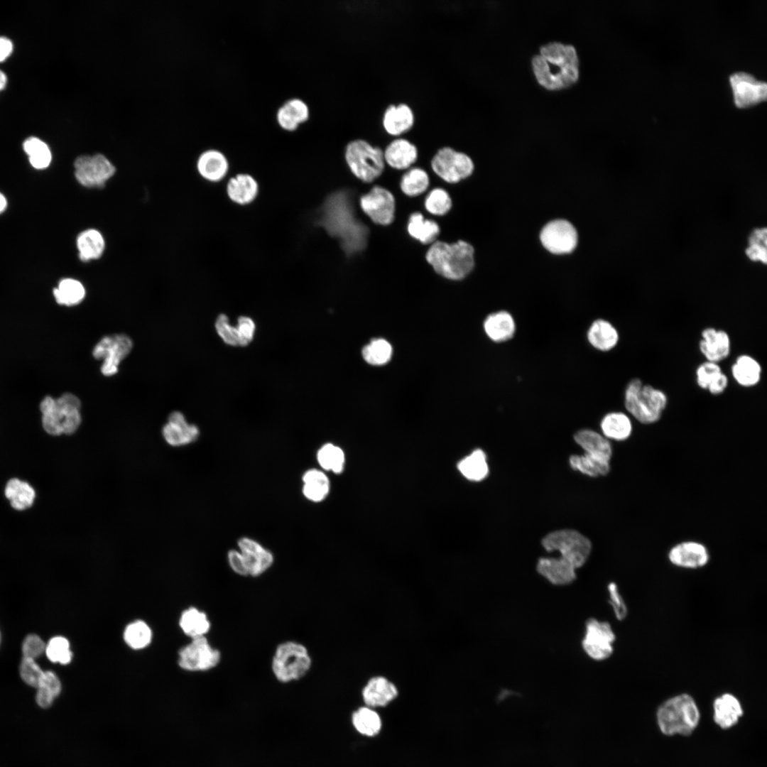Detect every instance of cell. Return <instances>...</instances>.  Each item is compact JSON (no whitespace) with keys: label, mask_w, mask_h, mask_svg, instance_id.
<instances>
[{"label":"cell","mask_w":767,"mask_h":767,"mask_svg":"<svg viewBox=\"0 0 767 767\" xmlns=\"http://www.w3.org/2000/svg\"><path fill=\"white\" fill-rule=\"evenodd\" d=\"M532 65L538 82L549 89L569 86L578 79V58L571 45L553 42L543 45Z\"/></svg>","instance_id":"obj_1"},{"label":"cell","mask_w":767,"mask_h":767,"mask_svg":"<svg viewBox=\"0 0 767 767\" xmlns=\"http://www.w3.org/2000/svg\"><path fill=\"white\" fill-rule=\"evenodd\" d=\"M474 254L473 246L465 241L452 244L436 241L428 249L425 259L439 275L447 279L461 280L474 268Z\"/></svg>","instance_id":"obj_2"},{"label":"cell","mask_w":767,"mask_h":767,"mask_svg":"<svg viewBox=\"0 0 767 767\" xmlns=\"http://www.w3.org/2000/svg\"><path fill=\"white\" fill-rule=\"evenodd\" d=\"M668 404V397L660 389L644 384L638 378L626 386L624 406L629 413L641 424L658 422Z\"/></svg>","instance_id":"obj_3"},{"label":"cell","mask_w":767,"mask_h":767,"mask_svg":"<svg viewBox=\"0 0 767 767\" xmlns=\"http://www.w3.org/2000/svg\"><path fill=\"white\" fill-rule=\"evenodd\" d=\"M698 707L692 696L683 693L672 697L658 707L657 722L661 732L668 736L690 735L700 721Z\"/></svg>","instance_id":"obj_4"},{"label":"cell","mask_w":767,"mask_h":767,"mask_svg":"<svg viewBox=\"0 0 767 767\" xmlns=\"http://www.w3.org/2000/svg\"><path fill=\"white\" fill-rule=\"evenodd\" d=\"M80 408V399L71 393L57 399L46 396L40 405L44 430L51 435L74 433L82 421Z\"/></svg>","instance_id":"obj_5"},{"label":"cell","mask_w":767,"mask_h":767,"mask_svg":"<svg viewBox=\"0 0 767 767\" xmlns=\"http://www.w3.org/2000/svg\"><path fill=\"white\" fill-rule=\"evenodd\" d=\"M341 197V210H339L334 195L327 201L322 222L330 234L342 239L346 251H357L365 245L367 229L355 220L353 212L347 204H343Z\"/></svg>","instance_id":"obj_6"},{"label":"cell","mask_w":767,"mask_h":767,"mask_svg":"<svg viewBox=\"0 0 767 767\" xmlns=\"http://www.w3.org/2000/svg\"><path fill=\"white\" fill-rule=\"evenodd\" d=\"M312 665L308 648L296 641H285L276 648L271 663L276 680L283 683L298 680L304 677Z\"/></svg>","instance_id":"obj_7"},{"label":"cell","mask_w":767,"mask_h":767,"mask_svg":"<svg viewBox=\"0 0 767 767\" xmlns=\"http://www.w3.org/2000/svg\"><path fill=\"white\" fill-rule=\"evenodd\" d=\"M239 550L228 552L232 570L241 576L256 577L266 572L273 563V555L257 541L246 537L238 540Z\"/></svg>","instance_id":"obj_8"},{"label":"cell","mask_w":767,"mask_h":767,"mask_svg":"<svg viewBox=\"0 0 767 767\" xmlns=\"http://www.w3.org/2000/svg\"><path fill=\"white\" fill-rule=\"evenodd\" d=\"M344 156L352 173L363 182H372L384 171V151L364 139L357 138L349 142Z\"/></svg>","instance_id":"obj_9"},{"label":"cell","mask_w":767,"mask_h":767,"mask_svg":"<svg viewBox=\"0 0 767 767\" xmlns=\"http://www.w3.org/2000/svg\"><path fill=\"white\" fill-rule=\"evenodd\" d=\"M542 545L548 552L558 551L560 557L575 569L586 562L592 548L588 538L576 531L568 529L549 533L543 539Z\"/></svg>","instance_id":"obj_10"},{"label":"cell","mask_w":767,"mask_h":767,"mask_svg":"<svg viewBox=\"0 0 767 767\" xmlns=\"http://www.w3.org/2000/svg\"><path fill=\"white\" fill-rule=\"evenodd\" d=\"M435 174L449 183H456L469 177L474 170L472 158L450 146L440 148L431 161Z\"/></svg>","instance_id":"obj_11"},{"label":"cell","mask_w":767,"mask_h":767,"mask_svg":"<svg viewBox=\"0 0 767 767\" xmlns=\"http://www.w3.org/2000/svg\"><path fill=\"white\" fill-rule=\"evenodd\" d=\"M615 641L616 634L609 622L594 618L586 621L582 647L591 659H608L614 653Z\"/></svg>","instance_id":"obj_12"},{"label":"cell","mask_w":767,"mask_h":767,"mask_svg":"<svg viewBox=\"0 0 767 767\" xmlns=\"http://www.w3.org/2000/svg\"><path fill=\"white\" fill-rule=\"evenodd\" d=\"M77 181L87 188H102L116 173L112 163L103 154L78 156L74 162Z\"/></svg>","instance_id":"obj_13"},{"label":"cell","mask_w":767,"mask_h":767,"mask_svg":"<svg viewBox=\"0 0 767 767\" xmlns=\"http://www.w3.org/2000/svg\"><path fill=\"white\" fill-rule=\"evenodd\" d=\"M133 347L131 339L124 334L103 337L94 347L92 356L102 360L101 372L110 376L118 372L121 361L130 353Z\"/></svg>","instance_id":"obj_14"},{"label":"cell","mask_w":767,"mask_h":767,"mask_svg":"<svg viewBox=\"0 0 767 767\" xmlns=\"http://www.w3.org/2000/svg\"><path fill=\"white\" fill-rule=\"evenodd\" d=\"M221 660V653L213 648L205 636L192 638V641L179 651L178 664L184 670L205 671L216 667Z\"/></svg>","instance_id":"obj_15"},{"label":"cell","mask_w":767,"mask_h":767,"mask_svg":"<svg viewBox=\"0 0 767 767\" xmlns=\"http://www.w3.org/2000/svg\"><path fill=\"white\" fill-rule=\"evenodd\" d=\"M543 246L554 254H565L573 251L577 244L578 236L575 227L565 219H555L544 226L540 234Z\"/></svg>","instance_id":"obj_16"},{"label":"cell","mask_w":767,"mask_h":767,"mask_svg":"<svg viewBox=\"0 0 767 767\" xmlns=\"http://www.w3.org/2000/svg\"><path fill=\"white\" fill-rule=\"evenodd\" d=\"M362 211L373 222L388 225L394 219L396 202L393 194L380 186L374 187L360 198Z\"/></svg>","instance_id":"obj_17"},{"label":"cell","mask_w":767,"mask_h":767,"mask_svg":"<svg viewBox=\"0 0 767 767\" xmlns=\"http://www.w3.org/2000/svg\"><path fill=\"white\" fill-rule=\"evenodd\" d=\"M734 102L739 108H746L766 100L767 85L763 81L745 72H737L729 77Z\"/></svg>","instance_id":"obj_18"},{"label":"cell","mask_w":767,"mask_h":767,"mask_svg":"<svg viewBox=\"0 0 767 767\" xmlns=\"http://www.w3.org/2000/svg\"><path fill=\"white\" fill-rule=\"evenodd\" d=\"M668 558L673 565L685 569H698L705 567L709 561L707 547L701 543L687 540L673 546L668 552Z\"/></svg>","instance_id":"obj_19"},{"label":"cell","mask_w":767,"mask_h":767,"mask_svg":"<svg viewBox=\"0 0 767 767\" xmlns=\"http://www.w3.org/2000/svg\"><path fill=\"white\" fill-rule=\"evenodd\" d=\"M361 695L366 706L384 707L397 698L398 689L387 677L378 675L368 679L361 689Z\"/></svg>","instance_id":"obj_20"},{"label":"cell","mask_w":767,"mask_h":767,"mask_svg":"<svg viewBox=\"0 0 767 767\" xmlns=\"http://www.w3.org/2000/svg\"><path fill=\"white\" fill-rule=\"evenodd\" d=\"M165 441L173 447H181L195 442L199 437L197 426L187 422L179 411L172 412L162 429Z\"/></svg>","instance_id":"obj_21"},{"label":"cell","mask_w":767,"mask_h":767,"mask_svg":"<svg viewBox=\"0 0 767 767\" xmlns=\"http://www.w3.org/2000/svg\"><path fill=\"white\" fill-rule=\"evenodd\" d=\"M699 349L706 361L718 363L727 358L731 352V340L727 332L714 327L701 332Z\"/></svg>","instance_id":"obj_22"},{"label":"cell","mask_w":767,"mask_h":767,"mask_svg":"<svg viewBox=\"0 0 767 767\" xmlns=\"http://www.w3.org/2000/svg\"><path fill=\"white\" fill-rule=\"evenodd\" d=\"M538 572L555 586H565L576 580V569L562 557H540L537 563Z\"/></svg>","instance_id":"obj_23"},{"label":"cell","mask_w":767,"mask_h":767,"mask_svg":"<svg viewBox=\"0 0 767 767\" xmlns=\"http://www.w3.org/2000/svg\"><path fill=\"white\" fill-rule=\"evenodd\" d=\"M384 157L385 162L391 167L403 170L415 163L418 158V149L409 140L398 138L387 145Z\"/></svg>","instance_id":"obj_24"},{"label":"cell","mask_w":767,"mask_h":767,"mask_svg":"<svg viewBox=\"0 0 767 767\" xmlns=\"http://www.w3.org/2000/svg\"><path fill=\"white\" fill-rule=\"evenodd\" d=\"M695 375L698 386L712 395L722 393L728 386V377L718 363L704 361L697 366Z\"/></svg>","instance_id":"obj_25"},{"label":"cell","mask_w":767,"mask_h":767,"mask_svg":"<svg viewBox=\"0 0 767 767\" xmlns=\"http://www.w3.org/2000/svg\"><path fill=\"white\" fill-rule=\"evenodd\" d=\"M714 720L722 729L735 725L743 714L741 705L734 695L724 693L713 702Z\"/></svg>","instance_id":"obj_26"},{"label":"cell","mask_w":767,"mask_h":767,"mask_svg":"<svg viewBox=\"0 0 767 767\" xmlns=\"http://www.w3.org/2000/svg\"><path fill=\"white\" fill-rule=\"evenodd\" d=\"M414 113L406 103L390 104L383 115V126L391 135H399L410 129L414 124Z\"/></svg>","instance_id":"obj_27"},{"label":"cell","mask_w":767,"mask_h":767,"mask_svg":"<svg viewBox=\"0 0 767 767\" xmlns=\"http://www.w3.org/2000/svg\"><path fill=\"white\" fill-rule=\"evenodd\" d=\"M574 438L586 454L610 462L612 447L604 436L595 431L584 429L578 431Z\"/></svg>","instance_id":"obj_28"},{"label":"cell","mask_w":767,"mask_h":767,"mask_svg":"<svg viewBox=\"0 0 767 767\" xmlns=\"http://www.w3.org/2000/svg\"><path fill=\"white\" fill-rule=\"evenodd\" d=\"M197 168L202 178L209 181L217 182L227 175L229 165L227 158L222 153L211 149L200 156Z\"/></svg>","instance_id":"obj_29"},{"label":"cell","mask_w":767,"mask_h":767,"mask_svg":"<svg viewBox=\"0 0 767 767\" xmlns=\"http://www.w3.org/2000/svg\"><path fill=\"white\" fill-rule=\"evenodd\" d=\"M79 259L84 262L101 258L105 250V240L97 229L89 228L81 232L76 239Z\"/></svg>","instance_id":"obj_30"},{"label":"cell","mask_w":767,"mask_h":767,"mask_svg":"<svg viewBox=\"0 0 767 767\" xmlns=\"http://www.w3.org/2000/svg\"><path fill=\"white\" fill-rule=\"evenodd\" d=\"M309 117V108L300 99L293 98L285 102L278 110L276 119L284 130L295 131L300 124Z\"/></svg>","instance_id":"obj_31"},{"label":"cell","mask_w":767,"mask_h":767,"mask_svg":"<svg viewBox=\"0 0 767 767\" xmlns=\"http://www.w3.org/2000/svg\"><path fill=\"white\" fill-rule=\"evenodd\" d=\"M736 382L744 387L756 386L761 380L762 368L753 357L741 354L736 357L731 368Z\"/></svg>","instance_id":"obj_32"},{"label":"cell","mask_w":767,"mask_h":767,"mask_svg":"<svg viewBox=\"0 0 767 767\" xmlns=\"http://www.w3.org/2000/svg\"><path fill=\"white\" fill-rule=\"evenodd\" d=\"M486 335L494 342H501L511 339L515 332V322L506 311H499L489 315L484 322Z\"/></svg>","instance_id":"obj_33"},{"label":"cell","mask_w":767,"mask_h":767,"mask_svg":"<svg viewBox=\"0 0 767 767\" xmlns=\"http://www.w3.org/2000/svg\"><path fill=\"white\" fill-rule=\"evenodd\" d=\"M587 338L592 347L600 351L607 352L617 344L619 336L611 323L607 320L599 319L590 326Z\"/></svg>","instance_id":"obj_34"},{"label":"cell","mask_w":767,"mask_h":767,"mask_svg":"<svg viewBox=\"0 0 767 767\" xmlns=\"http://www.w3.org/2000/svg\"><path fill=\"white\" fill-rule=\"evenodd\" d=\"M603 436L606 439L624 441L631 435L633 425L631 418L622 412L606 414L601 421Z\"/></svg>","instance_id":"obj_35"},{"label":"cell","mask_w":767,"mask_h":767,"mask_svg":"<svg viewBox=\"0 0 767 767\" xmlns=\"http://www.w3.org/2000/svg\"><path fill=\"white\" fill-rule=\"evenodd\" d=\"M303 493L305 497L313 502L323 501L330 490V483L323 471L317 469L307 470L303 475Z\"/></svg>","instance_id":"obj_36"},{"label":"cell","mask_w":767,"mask_h":767,"mask_svg":"<svg viewBox=\"0 0 767 767\" xmlns=\"http://www.w3.org/2000/svg\"><path fill=\"white\" fill-rule=\"evenodd\" d=\"M258 184L253 177L239 174L232 178L227 184V194L234 202L246 205L251 202L258 193Z\"/></svg>","instance_id":"obj_37"},{"label":"cell","mask_w":767,"mask_h":767,"mask_svg":"<svg viewBox=\"0 0 767 767\" xmlns=\"http://www.w3.org/2000/svg\"><path fill=\"white\" fill-rule=\"evenodd\" d=\"M407 230L411 237L423 244L435 242L440 233V227L433 220L425 219L420 212L410 214Z\"/></svg>","instance_id":"obj_38"},{"label":"cell","mask_w":767,"mask_h":767,"mask_svg":"<svg viewBox=\"0 0 767 767\" xmlns=\"http://www.w3.org/2000/svg\"><path fill=\"white\" fill-rule=\"evenodd\" d=\"M352 723L357 732L368 737L377 735L382 727L381 719L379 713L374 708L366 705L360 707L353 712Z\"/></svg>","instance_id":"obj_39"},{"label":"cell","mask_w":767,"mask_h":767,"mask_svg":"<svg viewBox=\"0 0 767 767\" xmlns=\"http://www.w3.org/2000/svg\"><path fill=\"white\" fill-rule=\"evenodd\" d=\"M179 624L184 633L192 638L205 636L211 627L207 614L195 607L182 613Z\"/></svg>","instance_id":"obj_40"},{"label":"cell","mask_w":767,"mask_h":767,"mask_svg":"<svg viewBox=\"0 0 767 767\" xmlns=\"http://www.w3.org/2000/svg\"><path fill=\"white\" fill-rule=\"evenodd\" d=\"M5 495L11 506L20 511L31 506L36 496L34 489L28 483L15 478L7 482Z\"/></svg>","instance_id":"obj_41"},{"label":"cell","mask_w":767,"mask_h":767,"mask_svg":"<svg viewBox=\"0 0 767 767\" xmlns=\"http://www.w3.org/2000/svg\"><path fill=\"white\" fill-rule=\"evenodd\" d=\"M457 468L466 479L474 482L484 479L489 473L486 455L479 449L475 450L461 459L457 464Z\"/></svg>","instance_id":"obj_42"},{"label":"cell","mask_w":767,"mask_h":767,"mask_svg":"<svg viewBox=\"0 0 767 767\" xmlns=\"http://www.w3.org/2000/svg\"><path fill=\"white\" fill-rule=\"evenodd\" d=\"M86 290L82 283L76 279H62L58 286L53 289V295L60 305L72 306L79 304L85 297Z\"/></svg>","instance_id":"obj_43"},{"label":"cell","mask_w":767,"mask_h":767,"mask_svg":"<svg viewBox=\"0 0 767 767\" xmlns=\"http://www.w3.org/2000/svg\"><path fill=\"white\" fill-rule=\"evenodd\" d=\"M62 685L58 677L52 671H45L37 687L36 704L43 709L50 707L60 694Z\"/></svg>","instance_id":"obj_44"},{"label":"cell","mask_w":767,"mask_h":767,"mask_svg":"<svg viewBox=\"0 0 767 767\" xmlns=\"http://www.w3.org/2000/svg\"><path fill=\"white\" fill-rule=\"evenodd\" d=\"M23 148L34 168L44 169L50 164L51 151L46 143L41 139L34 136L29 137L23 142Z\"/></svg>","instance_id":"obj_45"},{"label":"cell","mask_w":767,"mask_h":767,"mask_svg":"<svg viewBox=\"0 0 767 767\" xmlns=\"http://www.w3.org/2000/svg\"><path fill=\"white\" fill-rule=\"evenodd\" d=\"M570 464L575 470L590 477L606 475L610 471V462L599 459L584 453L583 455H572Z\"/></svg>","instance_id":"obj_46"},{"label":"cell","mask_w":767,"mask_h":767,"mask_svg":"<svg viewBox=\"0 0 767 767\" xmlns=\"http://www.w3.org/2000/svg\"><path fill=\"white\" fill-rule=\"evenodd\" d=\"M317 459L324 470L340 474L344 469L345 462L344 451L341 447L332 443H326L318 450Z\"/></svg>","instance_id":"obj_47"},{"label":"cell","mask_w":767,"mask_h":767,"mask_svg":"<svg viewBox=\"0 0 767 767\" xmlns=\"http://www.w3.org/2000/svg\"><path fill=\"white\" fill-rule=\"evenodd\" d=\"M429 183L427 173L421 168H414L403 175L400 187L405 195L415 197L423 193L428 187Z\"/></svg>","instance_id":"obj_48"},{"label":"cell","mask_w":767,"mask_h":767,"mask_svg":"<svg viewBox=\"0 0 767 767\" xmlns=\"http://www.w3.org/2000/svg\"><path fill=\"white\" fill-rule=\"evenodd\" d=\"M393 354L391 344L384 339H374L362 350L364 359L371 365L381 366L388 363Z\"/></svg>","instance_id":"obj_49"},{"label":"cell","mask_w":767,"mask_h":767,"mask_svg":"<svg viewBox=\"0 0 767 767\" xmlns=\"http://www.w3.org/2000/svg\"><path fill=\"white\" fill-rule=\"evenodd\" d=\"M152 632L144 621L138 620L129 624L124 632L126 643L134 649L146 647L151 641Z\"/></svg>","instance_id":"obj_50"},{"label":"cell","mask_w":767,"mask_h":767,"mask_svg":"<svg viewBox=\"0 0 767 767\" xmlns=\"http://www.w3.org/2000/svg\"><path fill=\"white\" fill-rule=\"evenodd\" d=\"M45 653L50 661L63 665L68 664L72 658L69 641L62 636L52 638L45 645Z\"/></svg>","instance_id":"obj_51"},{"label":"cell","mask_w":767,"mask_h":767,"mask_svg":"<svg viewBox=\"0 0 767 767\" xmlns=\"http://www.w3.org/2000/svg\"><path fill=\"white\" fill-rule=\"evenodd\" d=\"M425 207L430 214L442 216L450 210L452 200L444 189L435 188L427 195Z\"/></svg>","instance_id":"obj_52"},{"label":"cell","mask_w":767,"mask_h":767,"mask_svg":"<svg viewBox=\"0 0 767 767\" xmlns=\"http://www.w3.org/2000/svg\"><path fill=\"white\" fill-rule=\"evenodd\" d=\"M766 229H754L749 238V246L746 249V256L754 261H766Z\"/></svg>","instance_id":"obj_53"},{"label":"cell","mask_w":767,"mask_h":767,"mask_svg":"<svg viewBox=\"0 0 767 767\" xmlns=\"http://www.w3.org/2000/svg\"><path fill=\"white\" fill-rule=\"evenodd\" d=\"M19 673L21 679L25 683L37 688L45 672L43 671L34 659L23 658L20 664Z\"/></svg>","instance_id":"obj_54"},{"label":"cell","mask_w":767,"mask_h":767,"mask_svg":"<svg viewBox=\"0 0 767 767\" xmlns=\"http://www.w3.org/2000/svg\"><path fill=\"white\" fill-rule=\"evenodd\" d=\"M215 328L224 343L231 346H240L239 334L236 326H232L225 314H220L215 322Z\"/></svg>","instance_id":"obj_55"},{"label":"cell","mask_w":767,"mask_h":767,"mask_svg":"<svg viewBox=\"0 0 767 767\" xmlns=\"http://www.w3.org/2000/svg\"><path fill=\"white\" fill-rule=\"evenodd\" d=\"M609 603L611 605L616 619L622 621L628 614V608L622 597L617 584L611 582L607 585Z\"/></svg>","instance_id":"obj_56"},{"label":"cell","mask_w":767,"mask_h":767,"mask_svg":"<svg viewBox=\"0 0 767 767\" xmlns=\"http://www.w3.org/2000/svg\"><path fill=\"white\" fill-rule=\"evenodd\" d=\"M45 643L36 634H29L23 640L22 653L23 658L36 659L45 651Z\"/></svg>","instance_id":"obj_57"},{"label":"cell","mask_w":767,"mask_h":767,"mask_svg":"<svg viewBox=\"0 0 767 767\" xmlns=\"http://www.w3.org/2000/svg\"><path fill=\"white\" fill-rule=\"evenodd\" d=\"M236 327L239 334L240 346L248 345L252 341L256 330L254 320L249 317L241 316L238 318Z\"/></svg>","instance_id":"obj_58"},{"label":"cell","mask_w":767,"mask_h":767,"mask_svg":"<svg viewBox=\"0 0 767 767\" xmlns=\"http://www.w3.org/2000/svg\"><path fill=\"white\" fill-rule=\"evenodd\" d=\"M12 42L6 37L0 36V62L5 60L12 53Z\"/></svg>","instance_id":"obj_59"},{"label":"cell","mask_w":767,"mask_h":767,"mask_svg":"<svg viewBox=\"0 0 767 767\" xmlns=\"http://www.w3.org/2000/svg\"><path fill=\"white\" fill-rule=\"evenodd\" d=\"M7 207V200L6 197L0 192V214L5 211Z\"/></svg>","instance_id":"obj_60"}]
</instances>
